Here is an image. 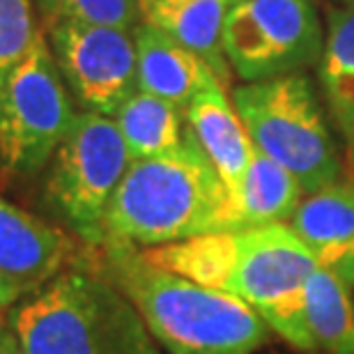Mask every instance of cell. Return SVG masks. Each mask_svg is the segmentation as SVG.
<instances>
[{
    "mask_svg": "<svg viewBox=\"0 0 354 354\" xmlns=\"http://www.w3.org/2000/svg\"><path fill=\"white\" fill-rule=\"evenodd\" d=\"M95 258L168 354H256L269 341V327L242 299L147 263L136 246L104 242Z\"/></svg>",
    "mask_w": 354,
    "mask_h": 354,
    "instance_id": "6da1fadb",
    "label": "cell"
},
{
    "mask_svg": "<svg viewBox=\"0 0 354 354\" xmlns=\"http://www.w3.org/2000/svg\"><path fill=\"white\" fill-rule=\"evenodd\" d=\"M304 196L292 173L253 147L237 203L239 230L290 221Z\"/></svg>",
    "mask_w": 354,
    "mask_h": 354,
    "instance_id": "2e32d148",
    "label": "cell"
},
{
    "mask_svg": "<svg viewBox=\"0 0 354 354\" xmlns=\"http://www.w3.org/2000/svg\"><path fill=\"white\" fill-rule=\"evenodd\" d=\"M184 113H187L191 133L196 136L203 152L207 154L209 164L214 166L218 177L223 180L232 207L237 212L244 175L253 154V143L237 115L232 99L225 95L223 83L214 81L203 92H198Z\"/></svg>",
    "mask_w": 354,
    "mask_h": 354,
    "instance_id": "7c38bea8",
    "label": "cell"
},
{
    "mask_svg": "<svg viewBox=\"0 0 354 354\" xmlns=\"http://www.w3.org/2000/svg\"><path fill=\"white\" fill-rule=\"evenodd\" d=\"M129 164V150L115 120L90 111L76 115L53 154L46 201L92 249L104 244L106 209Z\"/></svg>",
    "mask_w": 354,
    "mask_h": 354,
    "instance_id": "52a82bcc",
    "label": "cell"
},
{
    "mask_svg": "<svg viewBox=\"0 0 354 354\" xmlns=\"http://www.w3.org/2000/svg\"><path fill=\"white\" fill-rule=\"evenodd\" d=\"M90 260L7 308L5 322L21 352L161 354L136 306L99 269L97 258Z\"/></svg>",
    "mask_w": 354,
    "mask_h": 354,
    "instance_id": "3957f363",
    "label": "cell"
},
{
    "mask_svg": "<svg viewBox=\"0 0 354 354\" xmlns=\"http://www.w3.org/2000/svg\"><path fill=\"white\" fill-rule=\"evenodd\" d=\"M88 260L90 253L62 228L0 198V283L26 297Z\"/></svg>",
    "mask_w": 354,
    "mask_h": 354,
    "instance_id": "30bf717a",
    "label": "cell"
},
{
    "mask_svg": "<svg viewBox=\"0 0 354 354\" xmlns=\"http://www.w3.org/2000/svg\"><path fill=\"white\" fill-rule=\"evenodd\" d=\"M317 269L308 246L286 223L237 230L228 295L260 315L269 331L299 352H317L306 324V286Z\"/></svg>",
    "mask_w": 354,
    "mask_h": 354,
    "instance_id": "5b68a950",
    "label": "cell"
},
{
    "mask_svg": "<svg viewBox=\"0 0 354 354\" xmlns=\"http://www.w3.org/2000/svg\"><path fill=\"white\" fill-rule=\"evenodd\" d=\"M21 299V295L17 292V290H12L10 286H5V283H0V313L3 310H7L10 306H14Z\"/></svg>",
    "mask_w": 354,
    "mask_h": 354,
    "instance_id": "603a6c76",
    "label": "cell"
},
{
    "mask_svg": "<svg viewBox=\"0 0 354 354\" xmlns=\"http://www.w3.org/2000/svg\"><path fill=\"white\" fill-rule=\"evenodd\" d=\"M324 37L310 0H237L223 28V53L244 83L299 74L322 58Z\"/></svg>",
    "mask_w": 354,
    "mask_h": 354,
    "instance_id": "ba28073f",
    "label": "cell"
},
{
    "mask_svg": "<svg viewBox=\"0 0 354 354\" xmlns=\"http://www.w3.org/2000/svg\"><path fill=\"white\" fill-rule=\"evenodd\" d=\"M230 99L253 147L292 173L304 194L341 182L338 147L306 76L244 83Z\"/></svg>",
    "mask_w": 354,
    "mask_h": 354,
    "instance_id": "277c9868",
    "label": "cell"
},
{
    "mask_svg": "<svg viewBox=\"0 0 354 354\" xmlns=\"http://www.w3.org/2000/svg\"><path fill=\"white\" fill-rule=\"evenodd\" d=\"M352 297H354V290H352Z\"/></svg>",
    "mask_w": 354,
    "mask_h": 354,
    "instance_id": "d4e9b609",
    "label": "cell"
},
{
    "mask_svg": "<svg viewBox=\"0 0 354 354\" xmlns=\"http://www.w3.org/2000/svg\"><path fill=\"white\" fill-rule=\"evenodd\" d=\"M343 354H354V336H352V341H350V345L345 348V352Z\"/></svg>",
    "mask_w": 354,
    "mask_h": 354,
    "instance_id": "cb8c5ba5",
    "label": "cell"
},
{
    "mask_svg": "<svg viewBox=\"0 0 354 354\" xmlns=\"http://www.w3.org/2000/svg\"><path fill=\"white\" fill-rule=\"evenodd\" d=\"M136 88L171 102L180 111L194 102L198 92L212 86L216 74L201 55L168 37L150 24L136 26Z\"/></svg>",
    "mask_w": 354,
    "mask_h": 354,
    "instance_id": "4fadbf2b",
    "label": "cell"
},
{
    "mask_svg": "<svg viewBox=\"0 0 354 354\" xmlns=\"http://www.w3.org/2000/svg\"><path fill=\"white\" fill-rule=\"evenodd\" d=\"M113 118L122 133L131 161L175 152L187 138V131L182 129L180 109L143 90H133Z\"/></svg>",
    "mask_w": 354,
    "mask_h": 354,
    "instance_id": "e0dca14e",
    "label": "cell"
},
{
    "mask_svg": "<svg viewBox=\"0 0 354 354\" xmlns=\"http://www.w3.org/2000/svg\"><path fill=\"white\" fill-rule=\"evenodd\" d=\"M51 21H76L88 26L136 30L138 0H41Z\"/></svg>",
    "mask_w": 354,
    "mask_h": 354,
    "instance_id": "ffe728a7",
    "label": "cell"
},
{
    "mask_svg": "<svg viewBox=\"0 0 354 354\" xmlns=\"http://www.w3.org/2000/svg\"><path fill=\"white\" fill-rule=\"evenodd\" d=\"M53 58L74 97L90 113L115 115L136 88V44L129 30L51 21Z\"/></svg>",
    "mask_w": 354,
    "mask_h": 354,
    "instance_id": "9c48e42d",
    "label": "cell"
},
{
    "mask_svg": "<svg viewBox=\"0 0 354 354\" xmlns=\"http://www.w3.org/2000/svg\"><path fill=\"white\" fill-rule=\"evenodd\" d=\"M320 81L331 113L354 152V3L331 14L320 58Z\"/></svg>",
    "mask_w": 354,
    "mask_h": 354,
    "instance_id": "ac0fdd59",
    "label": "cell"
},
{
    "mask_svg": "<svg viewBox=\"0 0 354 354\" xmlns=\"http://www.w3.org/2000/svg\"><path fill=\"white\" fill-rule=\"evenodd\" d=\"M221 230H239L237 212L191 129L175 152L131 161L104 218V242L136 249Z\"/></svg>",
    "mask_w": 354,
    "mask_h": 354,
    "instance_id": "7a4b0ae2",
    "label": "cell"
},
{
    "mask_svg": "<svg viewBox=\"0 0 354 354\" xmlns=\"http://www.w3.org/2000/svg\"><path fill=\"white\" fill-rule=\"evenodd\" d=\"M35 37L30 0H0V90L12 69L26 58Z\"/></svg>",
    "mask_w": 354,
    "mask_h": 354,
    "instance_id": "44dd1931",
    "label": "cell"
},
{
    "mask_svg": "<svg viewBox=\"0 0 354 354\" xmlns=\"http://www.w3.org/2000/svg\"><path fill=\"white\" fill-rule=\"evenodd\" d=\"M0 354H24L5 320H0Z\"/></svg>",
    "mask_w": 354,
    "mask_h": 354,
    "instance_id": "7402d4cb",
    "label": "cell"
},
{
    "mask_svg": "<svg viewBox=\"0 0 354 354\" xmlns=\"http://www.w3.org/2000/svg\"><path fill=\"white\" fill-rule=\"evenodd\" d=\"M76 113L46 37L37 32L0 90V171L28 177L51 164Z\"/></svg>",
    "mask_w": 354,
    "mask_h": 354,
    "instance_id": "8992f818",
    "label": "cell"
},
{
    "mask_svg": "<svg viewBox=\"0 0 354 354\" xmlns=\"http://www.w3.org/2000/svg\"><path fill=\"white\" fill-rule=\"evenodd\" d=\"M290 228L308 246L317 267L354 290V184L336 182L308 194L290 218Z\"/></svg>",
    "mask_w": 354,
    "mask_h": 354,
    "instance_id": "8fae6325",
    "label": "cell"
},
{
    "mask_svg": "<svg viewBox=\"0 0 354 354\" xmlns=\"http://www.w3.org/2000/svg\"><path fill=\"white\" fill-rule=\"evenodd\" d=\"M306 324L315 348L329 354H343L354 336L352 290L322 267L306 286Z\"/></svg>",
    "mask_w": 354,
    "mask_h": 354,
    "instance_id": "d6986e66",
    "label": "cell"
},
{
    "mask_svg": "<svg viewBox=\"0 0 354 354\" xmlns=\"http://www.w3.org/2000/svg\"><path fill=\"white\" fill-rule=\"evenodd\" d=\"M147 263L203 288L228 292L237 258V230L207 232L182 242L140 249Z\"/></svg>",
    "mask_w": 354,
    "mask_h": 354,
    "instance_id": "9a60e30c",
    "label": "cell"
},
{
    "mask_svg": "<svg viewBox=\"0 0 354 354\" xmlns=\"http://www.w3.org/2000/svg\"><path fill=\"white\" fill-rule=\"evenodd\" d=\"M147 24L180 41L207 62L216 79L228 81L223 28L237 0H138Z\"/></svg>",
    "mask_w": 354,
    "mask_h": 354,
    "instance_id": "5bb4252c",
    "label": "cell"
}]
</instances>
